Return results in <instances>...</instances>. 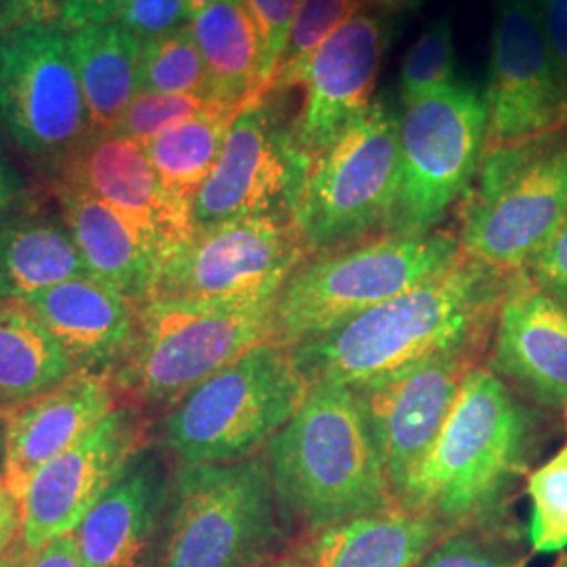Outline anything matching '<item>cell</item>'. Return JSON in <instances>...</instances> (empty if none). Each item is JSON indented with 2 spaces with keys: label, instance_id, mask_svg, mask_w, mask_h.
Masks as SVG:
<instances>
[{
  "label": "cell",
  "instance_id": "obj_17",
  "mask_svg": "<svg viewBox=\"0 0 567 567\" xmlns=\"http://www.w3.org/2000/svg\"><path fill=\"white\" fill-rule=\"evenodd\" d=\"M385 20L358 13L337 30L311 61L305 76V102L290 122L292 135L316 158L372 105L389 34Z\"/></svg>",
  "mask_w": 567,
  "mask_h": 567
},
{
  "label": "cell",
  "instance_id": "obj_11",
  "mask_svg": "<svg viewBox=\"0 0 567 567\" xmlns=\"http://www.w3.org/2000/svg\"><path fill=\"white\" fill-rule=\"evenodd\" d=\"M0 116L23 152L63 161L91 135L70 34L23 23L0 39Z\"/></svg>",
  "mask_w": 567,
  "mask_h": 567
},
{
  "label": "cell",
  "instance_id": "obj_34",
  "mask_svg": "<svg viewBox=\"0 0 567 567\" xmlns=\"http://www.w3.org/2000/svg\"><path fill=\"white\" fill-rule=\"evenodd\" d=\"M454 81L452 18L433 21L405 55L402 68V102L431 93Z\"/></svg>",
  "mask_w": 567,
  "mask_h": 567
},
{
  "label": "cell",
  "instance_id": "obj_22",
  "mask_svg": "<svg viewBox=\"0 0 567 567\" xmlns=\"http://www.w3.org/2000/svg\"><path fill=\"white\" fill-rule=\"evenodd\" d=\"M21 305L82 372L116 368L133 343L137 305L91 276L51 286Z\"/></svg>",
  "mask_w": 567,
  "mask_h": 567
},
{
  "label": "cell",
  "instance_id": "obj_19",
  "mask_svg": "<svg viewBox=\"0 0 567 567\" xmlns=\"http://www.w3.org/2000/svg\"><path fill=\"white\" fill-rule=\"evenodd\" d=\"M489 370L534 404L567 414V303L508 274L496 316Z\"/></svg>",
  "mask_w": 567,
  "mask_h": 567
},
{
  "label": "cell",
  "instance_id": "obj_46",
  "mask_svg": "<svg viewBox=\"0 0 567 567\" xmlns=\"http://www.w3.org/2000/svg\"><path fill=\"white\" fill-rule=\"evenodd\" d=\"M30 557V550L23 547L21 538H18L11 547L0 555V567H25Z\"/></svg>",
  "mask_w": 567,
  "mask_h": 567
},
{
  "label": "cell",
  "instance_id": "obj_42",
  "mask_svg": "<svg viewBox=\"0 0 567 567\" xmlns=\"http://www.w3.org/2000/svg\"><path fill=\"white\" fill-rule=\"evenodd\" d=\"M25 567H86L82 561L76 534H63L41 550L30 553Z\"/></svg>",
  "mask_w": 567,
  "mask_h": 567
},
{
  "label": "cell",
  "instance_id": "obj_24",
  "mask_svg": "<svg viewBox=\"0 0 567 567\" xmlns=\"http://www.w3.org/2000/svg\"><path fill=\"white\" fill-rule=\"evenodd\" d=\"M440 517L391 507L313 534L303 553L307 567H419L446 538Z\"/></svg>",
  "mask_w": 567,
  "mask_h": 567
},
{
  "label": "cell",
  "instance_id": "obj_30",
  "mask_svg": "<svg viewBox=\"0 0 567 567\" xmlns=\"http://www.w3.org/2000/svg\"><path fill=\"white\" fill-rule=\"evenodd\" d=\"M364 0H301L282 55L265 95H284L303 84L307 70L324 42L364 9Z\"/></svg>",
  "mask_w": 567,
  "mask_h": 567
},
{
  "label": "cell",
  "instance_id": "obj_43",
  "mask_svg": "<svg viewBox=\"0 0 567 567\" xmlns=\"http://www.w3.org/2000/svg\"><path fill=\"white\" fill-rule=\"evenodd\" d=\"M21 532V501L0 482V555L11 547Z\"/></svg>",
  "mask_w": 567,
  "mask_h": 567
},
{
  "label": "cell",
  "instance_id": "obj_39",
  "mask_svg": "<svg viewBox=\"0 0 567 567\" xmlns=\"http://www.w3.org/2000/svg\"><path fill=\"white\" fill-rule=\"evenodd\" d=\"M550 53L567 82V0H534Z\"/></svg>",
  "mask_w": 567,
  "mask_h": 567
},
{
  "label": "cell",
  "instance_id": "obj_6",
  "mask_svg": "<svg viewBox=\"0 0 567 567\" xmlns=\"http://www.w3.org/2000/svg\"><path fill=\"white\" fill-rule=\"evenodd\" d=\"M309 383L288 349L264 341L179 398L164 444L183 465L257 456L303 404Z\"/></svg>",
  "mask_w": 567,
  "mask_h": 567
},
{
  "label": "cell",
  "instance_id": "obj_35",
  "mask_svg": "<svg viewBox=\"0 0 567 567\" xmlns=\"http://www.w3.org/2000/svg\"><path fill=\"white\" fill-rule=\"evenodd\" d=\"M248 13L257 25L261 42V95L271 79L278 60L282 55L284 44L288 41L290 28L299 13L301 0H244Z\"/></svg>",
  "mask_w": 567,
  "mask_h": 567
},
{
  "label": "cell",
  "instance_id": "obj_18",
  "mask_svg": "<svg viewBox=\"0 0 567 567\" xmlns=\"http://www.w3.org/2000/svg\"><path fill=\"white\" fill-rule=\"evenodd\" d=\"M60 163V185L76 187L114 208L164 257L194 231L192 217L164 192L142 143L91 131Z\"/></svg>",
  "mask_w": 567,
  "mask_h": 567
},
{
  "label": "cell",
  "instance_id": "obj_9",
  "mask_svg": "<svg viewBox=\"0 0 567 567\" xmlns=\"http://www.w3.org/2000/svg\"><path fill=\"white\" fill-rule=\"evenodd\" d=\"M400 185V116L372 103L311 161L290 224L313 252H334L385 231Z\"/></svg>",
  "mask_w": 567,
  "mask_h": 567
},
{
  "label": "cell",
  "instance_id": "obj_28",
  "mask_svg": "<svg viewBox=\"0 0 567 567\" xmlns=\"http://www.w3.org/2000/svg\"><path fill=\"white\" fill-rule=\"evenodd\" d=\"M243 107L238 103L213 100L196 118L142 143L164 192L185 215L192 217L194 200L219 161L229 126Z\"/></svg>",
  "mask_w": 567,
  "mask_h": 567
},
{
  "label": "cell",
  "instance_id": "obj_49",
  "mask_svg": "<svg viewBox=\"0 0 567 567\" xmlns=\"http://www.w3.org/2000/svg\"><path fill=\"white\" fill-rule=\"evenodd\" d=\"M261 567H307L303 561H295V559H282V561H274V564H265Z\"/></svg>",
  "mask_w": 567,
  "mask_h": 567
},
{
  "label": "cell",
  "instance_id": "obj_5",
  "mask_svg": "<svg viewBox=\"0 0 567 567\" xmlns=\"http://www.w3.org/2000/svg\"><path fill=\"white\" fill-rule=\"evenodd\" d=\"M276 297L145 301L137 307L133 343L114 368V386L143 402L175 404L248 349L269 341Z\"/></svg>",
  "mask_w": 567,
  "mask_h": 567
},
{
  "label": "cell",
  "instance_id": "obj_2",
  "mask_svg": "<svg viewBox=\"0 0 567 567\" xmlns=\"http://www.w3.org/2000/svg\"><path fill=\"white\" fill-rule=\"evenodd\" d=\"M284 522L311 534L398 507L360 393L313 383L265 446Z\"/></svg>",
  "mask_w": 567,
  "mask_h": 567
},
{
  "label": "cell",
  "instance_id": "obj_1",
  "mask_svg": "<svg viewBox=\"0 0 567 567\" xmlns=\"http://www.w3.org/2000/svg\"><path fill=\"white\" fill-rule=\"evenodd\" d=\"M508 274L461 257L444 274L290 349L309 385H362L433 353L482 343L496 324Z\"/></svg>",
  "mask_w": 567,
  "mask_h": 567
},
{
  "label": "cell",
  "instance_id": "obj_47",
  "mask_svg": "<svg viewBox=\"0 0 567 567\" xmlns=\"http://www.w3.org/2000/svg\"><path fill=\"white\" fill-rule=\"evenodd\" d=\"M7 468V416L0 412V482L4 480Z\"/></svg>",
  "mask_w": 567,
  "mask_h": 567
},
{
  "label": "cell",
  "instance_id": "obj_36",
  "mask_svg": "<svg viewBox=\"0 0 567 567\" xmlns=\"http://www.w3.org/2000/svg\"><path fill=\"white\" fill-rule=\"evenodd\" d=\"M114 21L145 42L187 25L189 16L185 0H131Z\"/></svg>",
  "mask_w": 567,
  "mask_h": 567
},
{
  "label": "cell",
  "instance_id": "obj_37",
  "mask_svg": "<svg viewBox=\"0 0 567 567\" xmlns=\"http://www.w3.org/2000/svg\"><path fill=\"white\" fill-rule=\"evenodd\" d=\"M526 274L540 290L567 303V215L545 248L527 265Z\"/></svg>",
  "mask_w": 567,
  "mask_h": 567
},
{
  "label": "cell",
  "instance_id": "obj_3",
  "mask_svg": "<svg viewBox=\"0 0 567 567\" xmlns=\"http://www.w3.org/2000/svg\"><path fill=\"white\" fill-rule=\"evenodd\" d=\"M534 442V412L489 368H473L398 505L426 511L444 524L486 517L526 471Z\"/></svg>",
  "mask_w": 567,
  "mask_h": 567
},
{
  "label": "cell",
  "instance_id": "obj_12",
  "mask_svg": "<svg viewBox=\"0 0 567 567\" xmlns=\"http://www.w3.org/2000/svg\"><path fill=\"white\" fill-rule=\"evenodd\" d=\"M311 161L295 140L292 126L280 121L269 95L246 103L194 200L192 225L208 227L238 219L290 224Z\"/></svg>",
  "mask_w": 567,
  "mask_h": 567
},
{
  "label": "cell",
  "instance_id": "obj_15",
  "mask_svg": "<svg viewBox=\"0 0 567 567\" xmlns=\"http://www.w3.org/2000/svg\"><path fill=\"white\" fill-rule=\"evenodd\" d=\"M480 347L458 344L353 386L364 402L395 503L444 431Z\"/></svg>",
  "mask_w": 567,
  "mask_h": 567
},
{
  "label": "cell",
  "instance_id": "obj_16",
  "mask_svg": "<svg viewBox=\"0 0 567 567\" xmlns=\"http://www.w3.org/2000/svg\"><path fill=\"white\" fill-rule=\"evenodd\" d=\"M145 444V421L135 405L114 408L74 446L42 465L21 496L23 547L41 550L76 532L86 513Z\"/></svg>",
  "mask_w": 567,
  "mask_h": 567
},
{
  "label": "cell",
  "instance_id": "obj_10",
  "mask_svg": "<svg viewBox=\"0 0 567 567\" xmlns=\"http://www.w3.org/2000/svg\"><path fill=\"white\" fill-rule=\"evenodd\" d=\"M486 100L450 82L404 103L400 116V185L386 236L423 238L465 196L484 156Z\"/></svg>",
  "mask_w": 567,
  "mask_h": 567
},
{
  "label": "cell",
  "instance_id": "obj_20",
  "mask_svg": "<svg viewBox=\"0 0 567 567\" xmlns=\"http://www.w3.org/2000/svg\"><path fill=\"white\" fill-rule=\"evenodd\" d=\"M173 486L163 456L143 446L74 532L86 567H143Z\"/></svg>",
  "mask_w": 567,
  "mask_h": 567
},
{
  "label": "cell",
  "instance_id": "obj_25",
  "mask_svg": "<svg viewBox=\"0 0 567 567\" xmlns=\"http://www.w3.org/2000/svg\"><path fill=\"white\" fill-rule=\"evenodd\" d=\"M81 276L89 274L68 225L16 208L0 219V301L21 303Z\"/></svg>",
  "mask_w": 567,
  "mask_h": 567
},
{
  "label": "cell",
  "instance_id": "obj_14",
  "mask_svg": "<svg viewBox=\"0 0 567 567\" xmlns=\"http://www.w3.org/2000/svg\"><path fill=\"white\" fill-rule=\"evenodd\" d=\"M487 147L567 126V82L534 0H496L486 91Z\"/></svg>",
  "mask_w": 567,
  "mask_h": 567
},
{
  "label": "cell",
  "instance_id": "obj_26",
  "mask_svg": "<svg viewBox=\"0 0 567 567\" xmlns=\"http://www.w3.org/2000/svg\"><path fill=\"white\" fill-rule=\"evenodd\" d=\"M70 49L91 128L107 131L140 93L137 70L142 42L118 21H105L72 30Z\"/></svg>",
  "mask_w": 567,
  "mask_h": 567
},
{
  "label": "cell",
  "instance_id": "obj_38",
  "mask_svg": "<svg viewBox=\"0 0 567 567\" xmlns=\"http://www.w3.org/2000/svg\"><path fill=\"white\" fill-rule=\"evenodd\" d=\"M419 567H519L482 540L456 534L433 548Z\"/></svg>",
  "mask_w": 567,
  "mask_h": 567
},
{
  "label": "cell",
  "instance_id": "obj_32",
  "mask_svg": "<svg viewBox=\"0 0 567 567\" xmlns=\"http://www.w3.org/2000/svg\"><path fill=\"white\" fill-rule=\"evenodd\" d=\"M529 545L536 553L567 548V446L527 477Z\"/></svg>",
  "mask_w": 567,
  "mask_h": 567
},
{
  "label": "cell",
  "instance_id": "obj_8",
  "mask_svg": "<svg viewBox=\"0 0 567 567\" xmlns=\"http://www.w3.org/2000/svg\"><path fill=\"white\" fill-rule=\"evenodd\" d=\"M158 567H261L282 540V513L265 454L182 465Z\"/></svg>",
  "mask_w": 567,
  "mask_h": 567
},
{
  "label": "cell",
  "instance_id": "obj_31",
  "mask_svg": "<svg viewBox=\"0 0 567 567\" xmlns=\"http://www.w3.org/2000/svg\"><path fill=\"white\" fill-rule=\"evenodd\" d=\"M137 89L140 93H208V70L189 23L142 42Z\"/></svg>",
  "mask_w": 567,
  "mask_h": 567
},
{
  "label": "cell",
  "instance_id": "obj_41",
  "mask_svg": "<svg viewBox=\"0 0 567 567\" xmlns=\"http://www.w3.org/2000/svg\"><path fill=\"white\" fill-rule=\"evenodd\" d=\"M63 0H0V25L16 28L23 23H53Z\"/></svg>",
  "mask_w": 567,
  "mask_h": 567
},
{
  "label": "cell",
  "instance_id": "obj_33",
  "mask_svg": "<svg viewBox=\"0 0 567 567\" xmlns=\"http://www.w3.org/2000/svg\"><path fill=\"white\" fill-rule=\"evenodd\" d=\"M215 97L208 93H137L107 133L147 142L164 131L196 118Z\"/></svg>",
  "mask_w": 567,
  "mask_h": 567
},
{
  "label": "cell",
  "instance_id": "obj_4",
  "mask_svg": "<svg viewBox=\"0 0 567 567\" xmlns=\"http://www.w3.org/2000/svg\"><path fill=\"white\" fill-rule=\"evenodd\" d=\"M463 257L458 236L360 243L301 264L282 284L269 341L292 349L405 290L444 274Z\"/></svg>",
  "mask_w": 567,
  "mask_h": 567
},
{
  "label": "cell",
  "instance_id": "obj_29",
  "mask_svg": "<svg viewBox=\"0 0 567 567\" xmlns=\"http://www.w3.org/2000/svg\"><path fill=\"white\" fill-rule=\"evenodd\" d=\"M74 372L70 355L23 305L0 301V412L39 398Z\"/></svg>",
  "mask_w": 567,
  "mask_h": 567
},
{
  "label": "cell",
  "instance_id": "obj_23",
  "mask_svg": "<svg viewBox=\"0 0 567 567\" xmlns=\"http://www.w3.org/2000/svg\"><path fill=\"white\" fill-rule=\"evenodd\" d=\"M60 203L86 274L137 307L150 301L163 265L161 248L86 192L60 185Z\"/></svg>",
  "mask_w": 567,
  "mask_h": 567
},
{
  "label": "cell",
  "instance_id": "obj_27",
  "mask_svg": "<svg viewBox=\"0 0 567 567\" xmlns=\"http://www.w3.org/2000/svg\"><path fill=\"white\" fill-rule=\"evenodd\" d=\"M215 100L246 105L261 95V42L244 0H217L189 21Z\"/></svg>",
  "mask_w": 567,
  "mask_h": 567
},
{
  "label": "cell",
  "instance_id": "obj_21",
  "mask_svg": "<svg viewBox=\"0 0 567 567\" xmlns=\"http://www.w3.org/2000/svg\"><path fill=\"white\" fill-rule=\"evenodd\" d=\"M116 408V389L100 372H74L39 398L7 410L4 484L21 501L37 471Z\"/></svg>",
  "mask_w": 567,
  "mask_h": 567
},
{
  "label": "cell",
  "instance_id": "obj_7",
  "mask_svg": "<svg viewBox=\"0 0 567 567\" xmlns=\"http://www.w3.org/2000/svg\"><path fill=\"white\" fill-rule=\"evenodd\" d=\"M567 215V126L484 150L461 210V252L519 271Z\"/></svg>",
  "mask_w": 567,
  "mask_h": 567
},
{
  "label": "cell",
  "instance_id": "obj_50",
  "mask_svg": "<svg viewBox=\"0 0 567 567\" xmlns=\"http://www.w3.org/2000/svg\"><path fill=\"white\" fill-rule=\"evenodd\" d=\"M561 567H567V559L564 561V564H561Z\"/></svg>",
  "mask_w": 567,
  "mask_h": 567
},
{
  "label": "cell",
  "instance_id": "obj_45",
  "mask_svg": "<svg viewBox=\"0 0 567 567\" xmlns=\"http://www.w3.org/2000/svg\"><path fill=\"white\" fill-rule=\"evenodd\" d=\"M365 7L374 9L379 13V18H395V16H405V13H414L423 0H364Z\"/></svg>",
  "mask_w": 567,
  "mask_h": 567
},
{
  "label": "cell",
  "instance_id": "obj_44",
  "mask_svg": "<svg viewBox=\"0 0 567 567\" xmlns=\"http://www.w3.org/2000/svg\"><path fill=\"white\" fill-rule=\"evenodd\" d=\"M21 192H23V183H21L20 173L13 168L0 142V219L16 208Z\"/></svg>",
  "mask_w": 567,
  "mask_h": 567
},
{
  "label": "cell",
  "instance_id": "obj_48",
  "mask_svg": "<svg viewBox=\"0 0 567 567\" xmlns=\"http://www.w3.org/2000/svg\"><path fill=\"white\" fill-rule=\"evenodd\" d=\"M213 2H217V0H185V4H187V16H189V21L194 20L196 16H200L204 9H208Z\"/></svg>",
  "mask_w": 567,
  "mask_h": 567
},
{
  "label": "cell",
  "instance_id": "obj_40",
  "mask_svg": "<svg viewBox=\"0 0 567 567\" xmlns=\"http://www.w3.org/2000/svg\"><path fill=\"white\" fill-rule=\"evenodd\" d=\"M126 2L131 0H63L60 11L61 25L76 30L82 25L114 21Z\"/></svg>",
  "mask_w": 567,
  "mask_h": 567
},
{
  "label": "cell",
  "instance_id": "obj_13",
  "mask_svg": "<svg viewBox=\"0 0 567 567\" xmlns=\"http://www.w3.org/2000/svg\"><path fill=\"white\" fill-rule=\"evenodd\" d=\"M305 250L292 224L276 219L194 227L166 252L152 299L276 297L288 276L303 264Z\"/></svg>",
  "mask_w": 567,
  "mask_h": 567
}]
</instances>
